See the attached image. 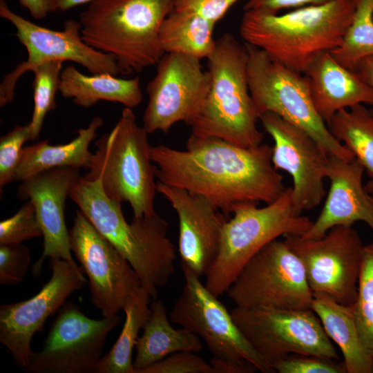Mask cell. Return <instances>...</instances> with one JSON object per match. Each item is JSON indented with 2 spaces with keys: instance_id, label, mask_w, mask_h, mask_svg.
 I'll return each instance as SVG.
<instances>
[{
  "instance_id": "cell-1",
  "label": "cell",
  "mask_w": 373,
  "mask_h": 373,
  "mask_svg": "<svg viewBox=\"0 0 373 373\" xmlns=\"http://www.w3.org/2000/svg\"><path fill=\"white\" fill-rule=\"evenodd\" d=\"M151 157L157 181L204 197L227 217L239 204H269L286 189L268 144L243 148L191 133L184 150L153 146Z\"/></svg>"
},
{
  "instance_id": "cell-2",
  "label": "cell",
  "mask_w": 373,
  "mask_h": 373,
  "mask_svg": "<svg viewBox=\"0 0 373 373\" xmlns=\"http://www.w3.org/2000/svg\"><path fill=\"white\" fill-rule=\"evenodd\" d=\"M354 10L355 0H330L283 15L245 10L240 34L245 43L305 75L321 55L341 45Z\"/></svg>"
},
{
  "instance_id": "cell-3",
  "label": "cell",
  "mask_w": 373,
  "mask_h": 373,
  "mask_svg": "<svg viewBox=\"0 0 373 373\" xmlns=\"http://www.w3.org/2000/svg\"><path fill=\"white\" fill-rule=\"evenodd\" d=\"M69 198L137 274L151 298H157L175 271V249L168 236V222L157 213L134 217L128 222L121 204L109 198L100 181L82 175L73 186Z\"/></svg>"
},
{
  "instance_id": "cell-4",
  "label": "cell",
  "mask_w": 373,
  "mask_h": 373,
  "mask_svg": "<svg viewBox=\"0 0 373 373\" xmlns=\"http://www.w3.org/2000/svg\"><path fill=\"white\" fill-rule=\"evenodd\" d=\"M173 0H93L79 15L83 41L112 55L119 73H140L165 54L159 39Z\"/></svg>"
},
{
  "instance_id": "cell-5",
  "label": "cell",
  "mask_w": 373,
  "mask_h": 373,
  "mask_svg": "<svg viewBox=\"0 0 373 373\" xmlns=\"http://www.w3.org/2000/svg\"><path fill=\"white\" fill-rule=\"evenodd\" d=\"M207 59L211 88L202 111L189 126L191 133L243 148L261 144L264 136L257 127L259 115L249 93L245 44L226 32Z\"/></svg>"
},
{
  "instance_id": "cell-6",
  "label": "cell",
  "mask_w": 373,
  "mask_h": 373,
  "mask_svg": "<svg viewBox=\"0 0 373 373\" xmlns=\"http://www.w3.org/2000/svg\"><path fill=\"white\" fill-rule=\"evenodd\" d=\"M148 135L132 108L125 107L113 129L95 142L91 164L82 175L99 180L109 198L128 203L134 217L156 213L157 167L151 160Z\"/></svg>"
},
{
  "instance_id": "cell-7",
  "label": "cell",
  "mask_w": 373,
  "mask_h": 373,
  "mask_svg": "<svg viewBox=\"0 0 373 373\" xmlns=\"http://www.w3.org/2000/svg\"><path fill=\"white\" fill-rule=\"evenodd\" d=\"M291 187L274 202L258 207L245 202L233 210L222 231L218 256L205 276V286L215 296L226 293L244 265L262 247L280 236H303L312 221L292 205Z\"/></svg>"
},
{
  "instance_id": "cell-8",
  "label": "cell",
  "mask_w": 373,
  "mask_h": 373,
  "mask_svg": "<svg viewBox=\"0 0 373 373\" xmlns=\"http://www.w3.org/2000/svg\"><path fill=\"white\" fill-rule=\"evenodd\" d=\"M245 45L249 93L259 117L266 112L275 113L307 133L328 155L346 160L354 159L317 113L308 77L282 65L262 49Z\"/></svg>"
},
{
  "instance_id": "cell-9",
  "label": "cell",
  "mask_w": 373,
  "mask_h": 373,
  "mask_svg": "<svg viewBox=\"0 0 373 373\" xmlns=\"http://www.w3.org/2000/svg\"><path fill=\"white\" fill-rule=\"evenodd\" d=\"M226 293L236 306L247 308L311 309L313 300L302 262L277 239L244 265Z\"/></svg>"
},
{
  "instance_id": "cell-10",
  "label": "cell",
  "mask_w": 373,
  "mask_h": 373,
  "mask_svg": "<svg viewBox=\"0 0 373 373\" xmlns=\"http://www.w3.org/2000/svg\"><path fill=\"white\" fill-rule=\"evenodd\" d=\"M230 312L246 339L271 367L290 354L339 359L336 347L312 309L236 306Z\"/></svg>"
},
{
  "instance_id": "cell-11",
  "label": "cell",
  "mask_w": 373,
  "mask_h": 373,
  "mask_svg": "<svg viewBox=\"0 0 373 373\" xmlns=\"http://www.w3.org/2000/svg\"><path fill=\"white\" fill-rule=\"evenodd\" d=\"M0 16L15 27V35L28 52L27 59L3 77L0 85L1 107L14 99L15 85L21 75L45 62L70 61L83 66L93 75L120 74L112 55L97 50L83 41L79 21L68 19L63 30H51L14 12L5 0H0Z\"/></svg>"
},
{
  "instance_id": "cell-12",
  "label": "cell",
  "mask_w": 373,
  "mask_h": 373,
  "mask_svg": "<svg viewBox=\"0 0 373 373\" xmlns=\"http://www.w3.org/2000/svg\"><path fill=\"white\" fill-rule=\"evenodd\" d=\"M184 284L169 314L171 323L179 325L204 341L213 357L254 366L262 373H274L251 345L234 322L231 312L189 269H182Z\"/></svg>"
},
{
  "instance_id": "cell-13",
  "label": "cell",
  "mask_w": 373,
  "mask_h": 373,
  "mask_svg": "<svg viewBox=\"0 0 373 373\" xmlns=\"http://www.w3.org/2000/svg\"><path fill=\"white\" fill-rule=\"evenodd\" d=\"M69 244L88 277L93 305L102 317L118 315L142 287L137 274L79 209L69 230Z\"/></svg>"
},
{
  "instance_id": "cell-14",
  "label": "cell",
  "mask_w": 373,
  "mask_h": 373,
  "mask_svg": "<svg viewBox=\"0 0 373 373\" xmlns=\"http://www.w3.org/2000/svg\"><path fill=\"white\" fill-rule=\"evenodd\" d=\"M300 258L313 294H324L338 303L353 306L357 296L364 245L352 226H336L317 239L284 236Z\"/></svg>"
},
{
  "instance_id": "cell-15",
  "label": "cell",
  "mask_w": 373,
  "mask_h": 373,
  "mask_svg": "<svg viewBox=\"0 0 373 373\" xmlns=\"http://www.w3.org/2000/svg\"><path fill=\"white\" fill-rule=\"evenodd\" d=\"M118 315L93 319L73 302L59 310L44 346L33 352L28 373H97L103 347L111 332L120 323Z\"/></svg>"
},
{
  "instance_id": "cell-16",
  "label": "cell",
  "mask_w": 373,
  "mask_h": 373,
  "mask_svg": "<svg viewBox=\"0 0 373 373\" xmlns=\"http://www.w3.org/2000/svg\"><path fill=\"white\" fill-rule=\"evenodd\" d=\"M211 84V74L203 70L200 59L165 53L146 85L149 102L142 119L144 128L151 134L167 133L180 122L190 126L202 111Z\"/></svg>"
},
{
  "instance_id": "cell-17",
  "label": "cell",
  "mask_w": 373,
  "mask_h": 373,
  "mask_svg": "<svg viewBox=\"0 0 373 373\" xmlns=\"http://www.w3.org/2000/svg\"><path fill=\"white\" fill-rule=\"evenodd\" d=\"M49 267L50 280L33 297L0 305V343L23 368L33 354L31 342L35 334L42 332L49 316L59 312L66 299L88 281L82 267L67 260L51 259Z\"/></svg>"
},
{
  "instance_id": "cell-18",
  "label": "cell",
  "mask_w": 373,
  "mask_h": 373,
  "mask_svg": "<svg viewBox=\"0 0 373 373\" xmlns=\"http://www.w3.org/2000/svg\"><path fill=\"white\" fill-rule=\"evenodd\" d=\"M265 131L271 135V161L274 168L291 177V203L295 211L318 207L325 195L324 179L329 155L307 133L279 115L266 112L259 117Z\"/></svg>"
},
{
  "instance_id": "cell-19",
  "label": "cell",
  "mask_w": 373,
  "mask_h": 373,
  "mask_svg": "<svg viewBox=\"0 0 373 373\" xmlns=\"http://www.w3.org/2000/svg\"><path fill=\"white\" fill-rule=\"evenodd\" d=\"M178 218V251L182 269L201 277L214 263L227 216L204 197L157 181Z\"/></svg>"
},
{
  "instance_id": "cell-20",
  "label": "cell",
  "mask_w": 373,
  "mask_h": 373,
  "mask_svg": "<svg viewBox=\"0 0 373 373\" xmlns=\"http://www.w3.org/2000/svg\"><path fill=\"white\" fill-rule=\"evenodd\" d=\"M80 176L79 169L61 167L43 171L21 182L18 196L33 204L44 238L43 252L32 266L35 276L40 274L47 258L77 265L71 254L64 211L66 200Z\"/></svg>"
},
{
  "instance_id": "cell-21",
  "label": "cell",
  "mask_w": 373,
  "mask_h": 373,
  "mask_svg": "<svg viewBox=\"0 0 373 373\" xmlns=\"http://www.w3.org/2000/svg\"><path fill=\"white\" fill-rule=\"evenodd\" d=\"M364 171L355 158L346 160L329 155L325 172L330 183L328 194L318 218L301 236L303 238H320L334 227H351L358 221L365 222L373 231V202L363 186Z\"/></svg>"
},
{
  "instance_id": "cell-22",
  "label": "cell",
  "mask_w": 373,
  "mask_h": 373,
  "mask_svg": "<svg viewBox=\"0 0 373 373\" xmlns=\"http://www.w3.org/2000/svg\"><path fill=\"white\" fill-rule=\"evenodd\" d=\"M314 107L327 124L338 111L358 104L373 106V89L356 71L341 65L331 55H321L305 74Z\"/></svg>"
},
{
  "instance_id": "cell-23",
  "label": "cell",
  "mask_w": 373,
  "mask_h": 373,
  "mask_svg": "<svg viewBox=\"0 0 373 373\" xmlns=\"http://www.w3.org/2000/svg\"><path fill=\"white\" fill-rule=\"evenodd\" d=\"M103 118L95 117L86 128L78 129L71 141L51 145L44 140L24 146L16 171L15 181L21 182L45 171L61 167L89 168L93 153L89 150Z\"/></svg>"
},
{
  "instance_id": "cell-24",
  "label": "cell",
  "mask_w": 373,
  "mask_h": 373,
  "mask_svg": "<svg viewBox=\"0 0 373 373\" xmlns=\"http://www.w3.org/2000/svg\"><path fill=\"white\" fill-rule=\"evenodd\" d=\"M151 312L142 334L136 345V356L133 361L135 373H141L165 357L178 352H199L202 349L200 338L185 329H175L171 325L164 303L153 299Z\"/></svg>"
},
{
  "instance_id": "cell-25",
  "label": "cell",
  "mask_w": 373,
  "mask_h": 373,
  "mask_svg": "<svg viewBox=\"0 0 373 373\" xmlns=\"http://www.w3.org/2000/svg\"><path fill=\"white\" fill-rule=\"evenodd\" d=\"M311 309L327 335L340 349L347 373H372L373 358L361 341L352 306L341 304L329 296L315 293Z\"/></svg>"
},
{
  "instance_id": "cell-26",
  "label": "cell",
  "mask_w": 373,
  "mask_h": 373,
  "mask_svg": "<svg viewBox=\"0 0 373 373\" xmlns=\"http://www.w3.org/2000/svg\"><path fill=\"white\" fill-rule=\"evenodd\" d=\"M59 91L63 97L71 99L84 108L91 107L102 100L133 108L143 99L137 77L125 79L106 73L88 76L72 65L61 70Z\"/></svg>"
},
{
  "instance_id": "cell-27",
  "label": "cell",
  "mask_w": 373,
  "mask_h": 373,
  "mask_svg": "<svg viewBox=\"0 0 373 373\" xmlns=\"http://www.w3.org/2000/svg\"><path fill=\"white\" fill-rule=\"evenodd\" d=\"M215 25L201 17L172 10L160 29L161 47L164 53L207 59L216 46Z\"/></svg>"
},
{
  "instance_id": "cell-28",
  "label": "cell",
  "mask_w": 373,
  "mask_h": 373,
  "mask_svg": "<svg viewBox=\"0 0 373 373\" xmlns=\"http://www.w3.org/2000/svg\"><path fill=\"white\" fill-rule=\"evenodd\" d=\"M151 298L142 286L134 299L124 309L126 319L121 333L109 352L104 355L97 366V373H135L132 362L140 332L147 322L151 309Z\"/></svg>"
},
{
  "instance_id": "cell-29",
  "label": "cell",
  "mask_w": 373,
  "mask_h": 373,
  "mask_svg": "<svg viewBox=\"0 0 373 373\" xmlns=\"http://www.w3.org/2000/svg\"><path fill=\"white\" fill-rule=\"evenodd\" d=\"M332 135L354 155L373 179V115L364 104L335 113L326 124Z\"/></svg>"
},
{
  "instance_id": "cell-30",
  "label": "cell",
  "mask_w": 373,
  "mask_h": 373,
  "mask_svg": "<svg viewBox=\"0 0 373 373\" xmlns=\"http://www.w3.org/2000/svg\"><path fill=\"white\" fill-rule=\"evenodd\" d=\"M329 52L341 65L353 71L361 61L373 56V0H355L352 20L343 41Z\"/></svg>"
},
{
  "instance_id": "cell-31",
  "label": "cell",
  "mask_w": 373,
  "mask_h": 373,
  "mask_svg": "<svg viewBox=\"0 0 373 373\" xmlns=\"http://www.w3.org/2000/svg\"><path fill=\"white\" fill-rule=\"evenodd\" d=\"M63 61L55 60L43 63L32 70L34 106L31 120L28 124L30 140H37L41 131L46 115L55 108V94L59 90Z\"/></svg>"
},
{
  "instance_id": "cell-32",
  "label": "cell",
  "mask_w": 373,
  "mask_h": 373,
  "mask_svg": "<svg viewBox=\"0 0 373 373\" xmlns=\"http://www.w3.org/2000/svg\"><path fill=\"white\" fill-rule=\"evenodd\" d=\"M352 307L363 344L373 358V242L364 247L357 296Z\"/></svg>"
},
{
  "instance_id": "cell-33",
  "label": "cell",
  "mask_w": 373,
  "mask_h": 373,
  "mask_svg": "<svg viewBox=\"0 0 373 373\" xmlns=\"http://www.w3.org/2000/svg\"><path fill=\"white\" fill-rule=\"evenodd\" d=\"M39 236H42V232L30 200L12 216L0 222V245L19 244Z\"/></svg>"
},
{
  "instance_id": "cell-34",
  "label": "cell",
  "mask_w": 373,
  "mask_h": 373,
  "mask_svg": "<svg viewBox=\"0 0 373 373\" xmlns=\"http://www.w3.org/2000/svg\"><path fill=\"white\" fill-rule=\"evenodd\" d=\"M30 140L29 125H17L0 138V188L15 181L23 144Z\"/></svg>"
},
{
  "instance_id": "cell-35",
  "label": "cell",
  "mask_w": 373,
  "mask_h": 373,
  "mask_svg": "<svg viewBox=\"0 0 373 373\" xmlns=\"http://www.w3.org/2000/svg\"><path fill=\"white\" fill-rule=\"evenodd\" d=\"M31 259L29 248L21 243L0 245V284L11 285L21 283Z\"/></svg>"
},
{
  "instance_id": "cell-36",
  "label": "cell",
  "mask_w": 373,
  "mask_h": 373,
  "mask_svg": "<svg viewBox=\"0 0 373 373\" xmlns=\"http://www.w3.org/2000/svg\"><path fill=\"white\" fill-rule=\"evenodd\" d=\"M272 367L278 373H346L343 363L318 356L290 354L274 362Z\"/></svg>"
},
{
  "instance_id": "cell-37",
  "label": "cell",
  "mask_w": 373,
  "mask_h": 373,
  "mask_svg": "<svg viewBox=\"0 0 373 373\" xmlns=\"http://www.w3.org/2000/svg\"><path fill=\"white\" fill-rule=\"evenodd\" d=\"M141 373H214V370L195 352L184 351L165 357Z\"/></svg>"
},
{
  "instance_id": "cell-38",
  "label": "cell",
  "mask_w": 373,
  "mask_h": 373,
  "mask_svg": "<svg viewBox=\"0 0 373 373\" xmlns=\"http://www.w3.org/2000/svg\"><path fill=\"white\" fill-rule=\"evenodd\" d=\"M240 0H173L175 11L201 17L213 23Z\"/></svg>"
},
{
  "instance_id": "cell-39",
  "label": "cell",
  "mask_w": 373,
  "mask_h": 373,
  "mask_svg": "<svg viewBox=\"0 0 373 373\" xmlns=\"http://www.w3.org/2000/svg\"><path fill=\"white\" fill-rule=\"evenodd\" d=\"M329 1L330 0H248L244 10L277 14L279 10L285 8L318 5Z\"/></svg>"
},
{
  "instance_id": "cell-40",
  "label": "cell",
  "mask_w": 373,
  "mask_h": 373,
  "mask_svg": "<svg viewBox=\"0 0 373 373\" xmlns=\"http://www.w3.org/2000/svg\"><path fill=\"white\" fill-rule=\"evenodd\" d=\"M210 364L214 373H251L257 371L252 365L239 362L212 358Z\"/></svg>"
},
{
  "instance_id": "cell-41",
  "label": "cell",
  "mask_w": 373,
  "mask_h": 373,
  "mask_svg": "<svg viewBox=\"0 0 373 373\" xmlns=\"http://www.w3.org/2000/svg\"><path fill=\"white\" fill-rule=\"evenodd\" d=\"M18 1L35 19H43L50 13L48 0H18Z\"/></svg>"
},
{
  "instance_id": "cell-42",
  "label": "cell",
  "mask_w": 373,
  "mask_h": 373,
  "mask_svg": "<svg viewBox=\"0 0 373 373\" xmlns=\"http://www.w3.org/2000/svg\"><path fill=\"white\" fill-rule=\"evenodd\" d=\"M356 72L361 79L373 89V56L361 61ZM370 111L373 115V108Z\"/></svg>"
},
{
  "instance_id": "cell-43",
  "label": "cell",
  "mask_w": 373,
  "mask_h": 373,
  "mask_svg": "<svg viewBox=\"0 0 373 373\" xmlns=\"http://www.w3.org/2000/svg\"><path fill=\"white\" fill-rule=\"evenodd\" d=\"M93 0H48L50 12L65 11L74 7L90 3Z\"/></svg>"
},
{
  "instance_id": "cell-44",
  "label": "cell",
  "mask_w": 373,
  "mask_h": 373,
  "mask_svg": "<svg viewBox=\"0 0 373 373\" xmlns=\"http://www.w3.org/2000/svg\"><path fill=\"white\" fill-rule=\"evenodd\" d=\"M365 188L369 194L373 193V179H371L367 182Z\"/></svg>"
},
{
  "instance_id": "cell-45",
  "label": "cell",
  "mask_w": 373,
  "mask_h": 373,
  "mask_svg": "<svg viewBox=\"0 0 373 373\" xmlns=\"http://www.w3.org/2000/svg\"><path fill=\"white\" fill-rule=\"evenodd\" d=\"M370 195L371 199H372V202H373V193H370Z\"/></svg>"
},
{
  "instance_id": "cell-46",
  "label": "cell",
  "mask_w": 373,
  "mask_h": 373,
  "mask_svg": "<svg viewBox=\"0 0 373 373\" xmlns=\"http://www.w3.org/2000/svg\"><path fill=\"white\" fill-rule=\"evenodd\" d=\"M372 373H373V365H372Z\"/></svg>"
}]
</instances>
